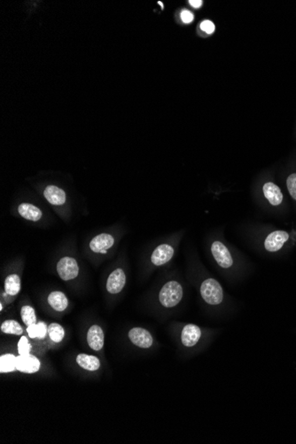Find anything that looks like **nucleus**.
<instances>
[{"label": "nucleus", "mask_w": 296, "mask_h": 444, "mask_svg": "<svg viewBox=\"0 0 296 444\" xmlns=\"http://www.w3.org/2000/svg\"><path fill=\"white\" fill-rule=\"evenodd\" d=\"M4 286L7 295L15 296L21 291V278L18 274H10L6 278Z\"/></svg>", "instance_id": "18"}, {"label": "nucleus", "mask_w": 296, "mask_h": 444, "mask_svg": "<svg viewBox=\"0 0 296 444\" xmlns=\"http://www.w3.org/2000/svg\"><path fill=\"white\" fill-rule=\"evenodd\" d=\"M129 338L135 346L141 349H149L154 343V339L149 331L141 327L132 328L129 331Z\"/></svg>", "instance_id": "5"}, {"label": "nucleus", "mask_w": 296, "mask_h": 444, "mask_svg": "<svg viewBox=\"0 0 296 444\" xmlns=\"http://www.w3.org/2000/svg\"><path fill=\"white\" fill-rule=\"evenodd\" d=\"M21 317L23 323L29 326L30 324H36L37 316L33 307L29 305L23 306L21 310Z\"/></svg>", "instance_id": "22"}, {"label": "nucleus", "mask_w": 296, "mask_h": 444, "mask_svg": "<svg viewBox=\"0 0 296 444\" xmlns=\"http://www.w3.org/2000/svg\"><path fill=\"white\" fill-rule=\"evenodd\" d=\"M263 194L272 206H278L283 201V194L274 183L267 182L263 187Z\"/></svg>", "instance_id": "14"}, {"label": "nucleus", "mask_w": 296, "mask_h": 444, "mask_svg": "<svg viewBox=\"0 0 296 444\" xmlns=\"http://www.w3.org/2000/svg\"><path fill=\"white\" fill-rule=\"evenodd\" d=\"M114 239L111 234L101 233L94 237L90 242V248L94 253H104L113 247Z\"/></svg>", "instance_id": "12"}, {"label": "nucleus", "mask_w": 296, "mask_h": 444, "mask_svg": "<svg viewBox=\"0 0 296 444\" xmlns=\"http://www.w3.org/2000/svg\"><path fill=\"white\" fill-rule=\"evenodd\" d=\"M48 303L53 310L63 312L69 305V300L64 293L61 291L51 292L47 297Z\"/></svg>", "instance_id": "15"}, {"label": "nucleus", "mask_w": 296, "mask_h": 444, "mask_svg": "<svg viewBox=\"0 0 296 444\" xmlns=\"http://www.w3.org/2000/svg\"><path fill=\"white\" fill-rule=\"evenodd\" d=\"M191 6L194 8H200L202 6V1L201 0H190L189 1Z\"/></svg>", "instance_id": "29"}, {"label": "nucleus", "mask_w": 296, "mask_h": 444, "mask_svg": "<svg viewBox=\"0 0 296 444\" xmlns=\"http://www.w3.org/2000/svg\"><path fill=\"white\" fill-rule=\"evenodd\" d=\"M0 310H3V304L2 303L0 304Z\"/></svg>", "instance_id": "31"}, {"label": "nucleus", "mask_w": 296, "mask_h": 444, "mask_svg": "<svg viewBox=\"0 0 296 444\" xmlns=\"http://www.w3.org/2000/svg\"><path fill=\"white\" fill-rule=\"evenodd\" d=\"M18 212L23 218L32 222H37L42 218V211L32 204L22 203L19 205Z\"/></svg>", "instance_id": "16"}, {"label": "nucleus", "mask_w": 296, "mask_h": 444, "mask_svg": "<svg viewBox=\"0 0 296 444\" xmlns=\"http://www.w3.org/2000/svg\"><path fill=\"white\" fill-rule=\"evenodd\" d=\"M48 336L50 337L53 343H61V342H63L64 336H65L64 328L57 323H51L48 326Z\"/></svg>", "instance_id": "21"}, {"label": "nucleus", "mask_w": 296, "mask_h": 444, "mask_svg": "<svg viewBox=\"0 0 296 444\" xmlns=\"http://www.w3.org/2000/svg\"><path fill=\"white\" fill-rule=\"evenodd\" d=\"M57 272L63 281H71L78 276L79 266L76 259L66 256L61 259L57 263Z\"/></svg>", "instance_id": "3"}, {"label": "nucleus", "mask_w": 296, "mask_h": 444, "mask_svg": "<svg viewBox=\"0 0 296 444\" xmlns=\"http://www.w3.org/2000/svg\"><path fill=\"white\" fill-rule=\"evenodd\" d=\"M1 331L7 335H22L23 328L17 321L6 320L1 324Z\"/></svg>", "instance_id": "20"}, {"label": "nucleus", "mask_w": 296, "mask_h": 444, "mask_svg": "<svg viewBox=\"0 0 296 444\" xmlns=\"http://www.w3.org/2000/svg\"><path fill=\"white\" fill-rule=\"evenodd\" d=\"M211 253L216 263L223 269H229L233 265V259L229 249L221 241H214L211 245Z\"/></svg>", "instance_id": "4"}, {"label": "nucleus", "mask_w": 296, "mask_h": 444, "mask_svg": "<svg viewBox=\"0 0 296 444\" xmlns=\"http://www.w3.org/2000/svg\"><path fill=\"white\" fill-rule=\"evenodd\" d=\"M183 295V287L180 282L168 281L161 288L159 294V301L165 308H173L181 302Z\"/></svg>", "instance_id": "1"}, {"label": "nucleus", "mask_w": 296, "mask_h": 444, "mask_svg": "<svg viewBox=\"0 0 296 444\" xmlns=\"http://www.w3.org/2000/svg\"><path fill=\"white\" fill-rule=\"evenodd\" d=\"M194 15L188 10H183L181 13V19L185 23H191L194 21Z\"/></svg>", "instance_id": "27"}, {"label": "nucleus", "mask_w": 296, "mask_h": 444, "mask_svg": "<svg viewBox=\"0 0 296 444\" xmlns=\"http://www.w3.org/2000/svg\"><path fill=\"white\" fill-rule=\"evenodd\" d=\"M158 4L161 6V9H163V4H162V2H161V1H159V2H158Z\"/></svg>", "instance_id": "30"}, {"label": "nucleus", "mask_w": 296, "mask_h": 444, "mask_svg": "<svg viewBox=\"0 0 296 444\" xmlns=\"http://www.w3.org/2000/svg\"><path fill=\"white\" fill-rule=\"evenodd\" d=\"M41 367L40 361L38 360L37 357L32 355H25V356H21L19 355V357L16 358V370L19 371H22L24 373H36L37 371H39Z\"/></svg>", "instance_id": "7"}, {"label": "nucleus", "mask_w": 296, "mask_h": 444, "mask_svg": "<svg viewBox=\"0 0 296 444\" xmlns=\"http://www.w3.org/2000/svg\"><path fill=\"white\" fill-rule=\"evenodd\" d=\"M175 250L171 245L161 244L154 249L151 255L152 263L155 266L164 265L169 262L174 255Z\"/></svg>", "instance_id": "9"}, {"label": "nucleus", "mask_w": 296, "mask_h": 444, "mask_svg": "<svg viewBox=\"0 0 296 444\" xmlns=\"http://www.w3.org/2000/svg\"><path fill=\"white\" fill-rule=\"evenodd\" d=\"M48 335V326L46 324L40 321L39 323L37 324V339L43 340L45 338V336Z\"/></svg>", "instance_id": "25"}, {"label": "nucleus", "mask_w": 296, "mask_h": 444, "mask_svg": "<svg viewBox=\"0 0 296 444\" xmlns=\"http://www.w3.org/2000/svg\"><path fill=\"white\" fill-rule=\"evenodd\" d=\"M286 186L290 195L296 200V173L291 174L286 180Z\"/></svg>", "instance_id": "24"}, {"label": "nucleus", "mask_w": 296, "mask_h": 444, "mask_svg": "<svg viewBox=\"0 0 296 444\" xmlns=\"http://www.w3.org/2000/svg\"><path fill=\"white\" fill-rule=\"evenodd\" d=\"M126 284V275L125 270L118 268L111 273L106 281V290L109 294L115 295L119 294L125 288Z\"/></svg>", "instance_id": "8"}, {"label": "nucleus", "mask_w": 296, "mask_h": 444, "mask_svg": "<svg viewBox=\"0 0 296 444\" xmlns=\"http://www.w3.org/2000/svg\"><path fill=\"white\" fill-rule=\"evenodd\" d=\"M16 358L13 354H6L0 357V372L8 373L16 370Z\"/></svg>", "instance_id": "19"}, {"label": "nucleus", "mask_w": 296, "mask_h": 444, "mask_svg": "<svg viewBox=\"0 0 296 444\" xmlns=\"http://www.w3.org/2000/svg\"><path fill=\"white\" fill-rule=\"evenodd\" d=\"M201 295L209 305H219L223 301V290L215 279H208L201 283Z\"/></svg>", "instance_id": "2"}, {"label": "nucleus", "mask_w": 296, "mask_h": 444, "mask_svg": "<svg viewBox=\"0 0 296 444\" xmlns=\"http://www.w3.org/2000/svg\"><path fill=\"white\" fill-rule=\"evenodd\" d=\"M27 332H28V335H29L30 338H37V323L29 325L28 328H27Z\"/></svg>", "instance_id": "28"}, {"label": "nucleus", "mask_w": 296, "mask_h": 444, "mask_svg": "<svg viewBox=\"0 0 296 444\" xmlns=\"http://www.w3.org/2000/svg\"><path fill=\"white\" fill-rule=\"evenodd\" d=\"M31 351V345L29 343V340L26 336H22L18 343V352L21 356L29 355Z\"/></svg>", "instance_id": "23"}, {"label": "nucleus", "mask_w": 296, "mask_h": 444, "mask_svg": "<svg viewBox=\"0 0 296 444\" xmlns=\"http://www.w3.org/2000/svg\"><path fill=\"white\" fill-rule=\"evenodd\" d=\"M104 331L98 324L92 325L87 332V343L89 347L94 351H99L104 346Z\"/></svg>", "instance_id": "11"}, {"label": "nucleus", "mask_w": 296, "mask_h": 444, "mask_svg": "<svg viewBox=\"0 0 296 444\" xmlns=\"http://www.w3.org/2000/svg\"><path fill=\"white\" fill-rule=\"evenodd\" d=\"M289 234L285 231H275L270 233L264 241V248L268 252H277L280 250L286 241Z\"/></svg>", "instance_id": "6"}, {"label": "nucleus", "mask_w": 296, "mask_h": 444, "mask_svg": "<svg viewBox=\"0 0 296 444\" xmlns=\"http://www.w3.org/2000/svg\"><path fill=\"white\" fill-rule=\"evenodd\" d=\"M201 330L196 324H188L181 332V343L187 348L195 346L201 340Z\"/></svg>", "instance_id": "10"}, {"label": "nucleus", "mask_w": 296, "mask_h": 444, "mask_svg": "<svg viewBox=\"0 0 296 444\" xmlns=\"http://www.w3.org/2000/svg\"><path fill=\"white\" fill-rule=\"evenodd\" d=\"M44 196L49 203L54 206H62L66 202V193L57 186H47L44 190Z\"/></svg>", "instance_id": "13"}, {"label": "nucleus", "mask_w": 296, "mask_h": 444, "mask_svg": "<svg viewBox=\"0 0 296 444\" xmlns=\"http://www.w3.org/2000/svg\"><path fill=\"white\" fill-rule=\"evenodd\" d=\"M201 30H203L207 34H213L214 31H215L216 27H215V24L211 21L206 20L204 22H201Z\"/></svg>", "instance_id": "26"}, {"label": "nucleus", "mask_w": 296, "mask_h": 444, "mask_svg": "<svg viewBox=\"0 0 296 444\" xmlns=\"http://www.w3.org/2000/svg\"><path fill=\"white\" fill-rule=\"evenodd\" d=\"M77 363L80 367L90 371H97L100 367L99 358L87 354H79L77 357Z\"/></svg>", "instance_id": "17"}]
</instances>
